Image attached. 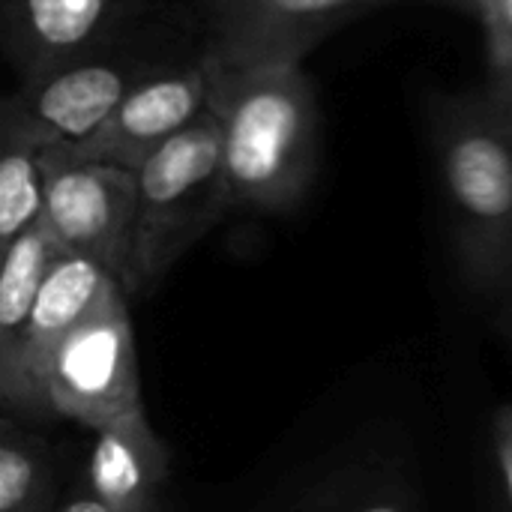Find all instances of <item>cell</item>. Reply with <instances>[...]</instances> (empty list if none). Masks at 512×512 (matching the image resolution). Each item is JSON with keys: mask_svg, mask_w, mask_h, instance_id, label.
Wrapping results in <instances>:
<instances>
[{"mask_svg": "<svg viewBox=\"0 0 512 512\" xmlns=\"http://www.w3.org/2000/svg\"><path fill=\"white\" fill-rule=\"evenodd\" d=\"M357 512H405V510H402V507H396V504H390V501H372V504L360 507Z\"/></svg>", "mask_w": 512, "mask_h": 512, "instance_id": "ffe728a7", "label": "cell"}, {"mask_svg": "<svg viewBox=\"0 0 512 512\" xmlns=\"http://www.w3.org/2000/svg\"><path fill=\"white\" fill-rule=\"evenodd\" d=\"M222 174L228 210L288 213L318 171L321 117L303 63L219 75Z\"/></svg>", "mask_w": 512, "mask_h": 512, "instance_id": "6da1fadb", "label": "cell"}, {"mask_svg": "<svg viewBox=\"0 0 512 512\" xmlns=\"http://www.w3.org/2000/svg\"><path fill=\"white\" fill-rule=\"evenodd\" d=\"M57 512H117L114 507H108L102 498H96L93 492H87V495H78V498H72L69 504H63Z\"/></svg>", "mask_w": 512, "mask_h": 512, "instance_id": "ac0fdd59", "label": "cell"}, {"mask_svg": "<svg viewBox=\"0 0 512 512\" xmlns=\"http://www.w3.org/2000/svg\"><path fill=\"white\" fill-rule=\"evenodd\" d=\"M174 54L147 21L102 48L15 81L0 105V129L24 135L39 150H78L105 126L132 84Z\"/></svg>", "mask_w": 512, "mask_h": 512, "instance_id": "277c9868", "label": "cell"}, {"mask_svg": "<svg viewBox=\"0 0 512 512\" xmlns=\"http://www.w3.org/2000/svg\"><path fill=\"white\" fill-rule=\"evenodd\" d=\"M480 27L486 36L489 72H501L512 66V0H495Z\"/></svg>", "mask_w": 512, "mask_h": 512, "instance_id": "9a60e30c", "label": "cell"}, {"mask_svg": "<svg viewBox=\"0 0 512 512\" xmlns=\"http://www.w3.org/2000/svg\"><path fill=\"white\" fill-rule=\"evenodd\" d=\"M222 114L210 108L138 168V201L126 267V294L153 291L168 270L225 216Z\"/></svg>", "mask_w": 512, "mask_h": 512, "instance_id": "3957f363", "label": "cell"}, {"mask_svg": "<svg viewBox=\"0 0 512 512\" xmlns=\"http://www.w3.org/2000/svg\"><path fill=\"white\" fill-rule=\"evenodd\" d=\"M216 96L219 72L204 45L192 54H174L141 75L105 126L69 153L138 171L156 150L216 108Z\"/></svg>", "mask_w": 512, "mask_h": 512, "instance_id": "ba28073f", "label": "cell"}, {"mask_svg": "<svg viewBox=\"0 0 512 512\" xmlns=\"http://www.w3.org/2000/svg\"><path fill=\"white\" fill-rule=\"evenodd\" d=\"M117 288H123L120 279L96 258L75 252H60L54 258L36 294L18 360L0 375V396L9 414L39 417L51 411L45 396V366L54 348Z\"/></svg>", "mask_w": 512, "mask_h": 512, "instance_id": "30bf717a", "label": "cell"}, {"mask_svg": "<svg viewBox=\"0 0 512 512\" xmlns=\"http://www.w3.org/2000/svg\"><path fill=\"white\" fill-rule=\"evenodd\" d=\"M60 246L48 234L45 225L30 228L3 246V270H0V375H6L21 351L24 330L42 288V279Z\"/></svg>", "mask_w": 512, "mask_h": 512, "instance_id": "7c38bea8", "label": "cell"}, {"mask_svg": "<svg viewBox=\"0 0 512 512\" xmlns=\"http://www.w3.org/2000/svg\"><path fill=\"white\" fill-rule=\"evenodd\" d=\"M432 153L468 282L501 294L512 264V117L492 90L435 96Z\"/></svg>", "mask_w": 512, "mask_h": 512, "instance_id": "7a4b0ae2", "label": "cell"}, {"mask_svg": "<svg viewBox=\"0 0 512 512\" xmlns=\"http://www.w3.org/2000/svg\"><path fill=\"white\" fill-rule=\"evenodd\" d=\"M501 297L507 300V306H510V318H512V264H510V273H507V282H504V288H501Z\"/></svg>", "mask_w": 512, "mask_h": 512, "instance_id": "44dd1931", "label": "cell"}, {"mask_svg": "<svg viewBox=\"0 0 512 512\" xmlns=\"http://www.w3.org/2000/svg\"><path fill=\"white\" fill-rule=\"evenodd\" d=\"M87 480L90 492L117 512H153L168 480V450L150 429L144 405L96 429Z\"/></svg>", "mask_w": 512, "mask_h": 512, "instance_id": "8fae6325", "label": "cell"}, {"mask_svg": "<svg viewBox=\"0 0 512 512\" xmlns=\"http://www.w3.org/2000/svg\"><path fill=\"white\" fill-rule=\"evenodd\" d=\"M45 213V159L42 150L18 132L0 129V249Z\"/></svg>", "mask_w": 512, "mask_h": 512, "instance_id": "4fadbf2b", "label": "cell"}, {"mask_svg": "<svg viewBox=\"0 0 512 512\" xmlns=\"http://www.w3.org/2000/svg\"><path fill=\"white\" fill-rule=\"evenodd\" d=\"M42 159V225L60 252L96 258L120 279L132 240L138 171L69 150H42Z\"/></svg>", "mask_w": 512, "mask_h": 512, "instance_id": "52a82bcc", "label": "cell"}, {"mask_svg": "<svg viewBox=\"0 0 512 512\" xmlns=\"http://www.w3.org/2000/svg\"><path fill=\"white\" fill-rule=\"evenodd\" d=\"M396 0H195L201 45L219 75L303 63L351 18Z\"/></svg>", "mask_w": 512, "mask_h": 512, "instance_id": "5b68a950", "label": "cell"}, {"mask_svg": "<svg viewBox=\"0 0 512 512\" xmlns=\"http://www.w3.org/2000/svg\"><path fill=\"white\" fill-rule=\"evenodd\" d=\"M495 450H498V462L507 480V495L512 504V405L501 408L495 417Z\"/></svg>", "mask_w": 512, "mask_h": 512, "instance_id": "2e32d148", "label": "cell"}, {"mask_svg": "<svg viewBox=\"0 0 512 512\" xmlns=\"http://www.w3.org/2000/svg\"><path fill=\"white\" fill-rule=\"evenodd\" d=\"M438 3H447L453 9H462V12L474 15L477 21H483L489 15V9L495 6V0H438Z\"/></svg>", "mask_w": 512, "mask_h": 512, "instance_id": "d6986e66", "label": "cell"}, {"mask_svg": "<svg viewBox=\"0 0 512 512\" xmlns=\"http://www.w3.org/2000/svg\"><path fill=\"white\" fill-rule=\"evenodd\" d=\"M156 0H0V48L15 81L36 78L150 21Z\"/></svg>", "mask_w": 512, "mask_h": 512, "instance_id": "9c48e42d", "label": "cell"}, {"mask_svg": "<svg viewBox=\"0 0 512 512\" xmlns=\"http://www.w3.org/2000/svg\"><path fill=\"white\" fill-rule=\"evenodd\" d=\"M51 498V465L45 450L6 423L0 441V512H48Z\"/></svg>", "mask_w": 512, "mask_h": 512, "instance_id": "5bb4252c", "label": "cell"}, {"mask_svg": "<svg viewBox=\"0 0 512 512\" xmlns=\"http://www.w3.org/2000/svg\"><path fill=\"white\" fill-rule=\"evenodd\" d=\"M489 90L498 96V102L507 108L512 117V66L501 69V72H489Z\"/></svg>", "mask_w": 512, "mask_h": 512, "instance_id": "e0dca14e", "label": "cell"}, {"mask_svg": "<svg viewBox=\"0 0 512 512\" xmlns=\"http://www.w3.org/2000/svg\"><path fill=\"white\" fill-rule=\"evenodd\" d=\"M126 297L123 288L111 291L54 348L45 366V396L54 414L102 429L144 405Z\"/></svg>", "mask_w": 512, "mask_h": 512, "instance_id": "8992f818", "label": "cell"}]
</instances>
